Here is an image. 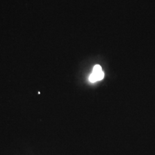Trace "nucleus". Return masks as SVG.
<instances>
[{
	"mask_svg": "<svg viewBox=\"0 0 155 155\" xmlns=\"http://www.w3.org/2000/svg\"><path fill=\"white\" fill-rule=\"evenodd\" d=\"M104 73L102 70V67L100 65H95L93 68V72L89 77V81L91 83H94L104 79Z\"/></svg>",
	"mask_w": 155,
	"mask_h": 155,
	"instance_id": "obj_1",
	"label": "nucleus"
}]
</instances>
